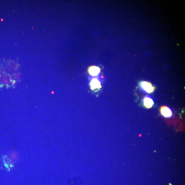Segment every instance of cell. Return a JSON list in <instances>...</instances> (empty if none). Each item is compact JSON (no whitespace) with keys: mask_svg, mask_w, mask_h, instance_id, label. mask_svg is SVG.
Returning a JSON list of instances; mask_svg holds the SVG:
<instances>
[{"mask_svg":"<svg viewBox=\"0 0 185 185\" xmlns=\"http://www.w3.org/2000/svg\"><path fill=\"white\" fill-rule=\"evenodd\" d=\"M89 86L91 90L95 92H98L101 88V82L97 78L91 79L89 83Z\"/></svg>","mask_w":185,"mask_h":185,"instance_id":"1","label":"cell"},{"mask_svg":"<svg viewBox=\"0 0 185 185\" xmlns=\"http://www.w3.org/2000/svg\"><path fill=\"white\" fill-rule=\"evenodd\" d=\"M140 86L141 90L146 93H150L154 91V87L151 84L146 81H143L140 83Z\"/></svg>","mask_w":185,"mask_h":185,"instance_id":"2","label":"cell"},{"mask_svg":"<svg viewBox=\"0 0 185 185\" xmlns=\"http://www.w3.org/2000/svg\"><path fill=\"white\" fill-rule=\"evenodd\" d=\"M101 69L98 67L93 66L89 67L88 69V72L91 76L96 77L101 72Z\"/></svg>","mask_w":185,"mask_h":185,"instance_id":"3","label":"cell"},{"mask_svg":"<svg viewBox=\"0 0 185 185\" xmlns=\"http://www.w3.org/2000/svg\"><path fill=\"white\" fill-rule=\"evenodd\" d=\"M160 112L162 115L166 118L170 117L172 115L171 110L167 107H162L160 109Z\"/></svg>","mask_w":185,"mask_h":185,"instance_id":"4","label":"cell"},{"mask_svg":"<svg viewBox=\"0 0 185 185\" xmlns=\"http://www.w3.org/2000/svg\"><path fill=\"white\" fill-rule=\"evenodd\" d=\"M144 105L146 108H151L154 104L153 100L149 96H146L143 99Z\"/></svg>","mask_w":185,"mask_h":185,"instance_id":"5","label":"cell"}]
</instances>
